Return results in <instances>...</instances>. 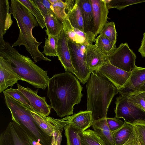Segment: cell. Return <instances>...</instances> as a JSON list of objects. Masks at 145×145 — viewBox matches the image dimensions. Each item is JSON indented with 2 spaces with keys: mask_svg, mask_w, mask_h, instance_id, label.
I'll use <instances>...</instances> for the list:
<instances>
[{
  "mask_svg": "<svg viewBox=\"0 0 145 145\" xmlns=\"http://www.w3.org/2000/svg\"><path fill=\"white\" fill-rule=\"evenodd\" d=\"M82 87L71 73L55 74L49 78L47 95L50 106L58 116L62 118L73 114L74 106L80 103L83 96Z\"/></svg>",
  "mask_w": 145,
  "mask_h": 145,
  "instance_id": "cell-1",
  "label": "cell"
},
{
  "mask_svg": "<svg viewBox=\"0 0 145 145\" xmlns=\"http://www.w3.org/2000/svg\"><path fill=\"white\" fill-rule=\"evenodd\" d=\"M87 111L91 112L93 121L106 118L108 107L118 93L115 86L98 70L92 71L86 84Z\"/></svg>",
  "mask_w": 145,
  "mask_h": 145,
  "instance_id": "cell-2",
  "label": "cell"
},
{
  "mask_svg": "<svg viewBox=\"0 0 145 145\" xmlns=\"http://www.w3.org/2000/svg\"><path fill=\"white\" fill-rule=\"evenodd\" d=\"M10 12L16 19L20 30L18 39L12 46H24L35 63L42 60L51 61L39 51V47L42 42H38L33 35V29L39 25L35 17L19 0H11Z\"/></svg>",
  "mask_w": 145,
  "mask_h": 145,
  "instance_id": "cell-3",
  "label": "cell"
},
{
  "mask_svg": "<svg viewBox=\"0 0 145 145\" xmlns=\"http://www.w3.org/2000/svg\"><path fill=\"white\" fill-rule=\"evenodd\" d=\"M0 56L10 61L12 68L20 80L26 82L35 88L45 90L49 77L48 72L37 65L27 56L21 55L7 41L0 48Z\"/></svg>",
  "mask_w": 145,
  "mask_h": 145,
  "instance_id": "cell-4",
  "label": "cell"
},
{
  "mask_svg": "<svg viewBox=\"0 0 145 145\" xmlns=\"http://www.w3.org/2000/svg\"><path fill=\"white\" fill-rule=\"evenodd\" d=\"M3 94L13 121L28 133L36 145H51L52 137L46 134L37 123L31 113V110L5 93Z\"/></svg>",
  "mask_w": 145,
  "mask_h": 145,
  "instance_id": "cell-5",
  "label": "cell"
},
{
  "mask_svg": "<svg viewBox=\"0 0 145 145\" xmlns=\"http://www.w3.org/2000/svg\"><path fill=\"white\" fill-rule=\"evenodd\" d=\"M0 145H36L31 136L21 126L10 122L0 135Z\"/></svg>",
  "mask_w": 145,
  "mask_h": 145,
  "instance_id": "cell-6",
  "label": "cell"
},
{
  "mask_svg": "<svg viewBox=\"0 0 145 145\" xmlns=\"http://www.w3.org/2000/svg\"><path fill=\"white\" fill-rule=\"evenodd\" d=\"M68 45L70 53L72 65L76 77L82 84L87 83L91 72L88 68L86 52L80 48L79 44L69 39Z\"/></svg>",
  "mask_w": 145,
  "mask_h": 145,
  "instance_id": "cell-7",
  "label": "cell"
},
{
  "mask_svg": "<svg viewBox=\"0 0 145 145\" xmlns=\"http://www.w3.org/2000/svg\"><path fill=\"white\" fill-rule=\"evenodd\" d=\"M136 55L127 43H121L109 56L110 63L125 71L131 72L134 68Z\"/></svg>",
  "mask_w": 145,
  "mask_h": 145,
  "instance_id": "cell-8",
  "label": "cell"
},
{
  "mask_svg": "<svg viewBox=\"0 0 145 145\" xmlns=\"http://www.w3.org/2000/svg\"><path fill=\"white\" fill-rule=\"evenodd\" d=\"M115 103L116 107L114 111L116 118H122L125 121L129 122L145 120V111L129 102L127 96L120 95Z\"/></svg>",
  "mask_w": 145,
  "mask_h": 145,
  "instance_id": "cell-9",
  "label": "cell"
},
{
  "mask_svg": "<svg viewBox=\"0 0 145 145\" xmlns=\"http://www.w3.org/2000/svg\"><path fill=\"white\" fill-rule=\"evenodd\" d=\"M31 113L34 120L48 135L52 137L54 131L63 130L65 126L69 123L71 116L56 119L48 116H44L32 110Z\"/></svg>",
  "mask_w": 145,
  "mask_h": 145,
  "instance_id": "cell-10",
  "label": "cell"
},
{
  "mask_svg": "<svg viewBox=\"0 0 145 145\" xmlns=\"http://www.w3.org/2000/svg\"><path fill=\"white\" fill-rule=\"evenodd\" d=\"M18 89L25 96L34 111L44 116H48L51 113L52 107L48 104L46 97L39 96V89L33 90L28 87L25 88L17 84Z\"/></svg>",
  "mask_w": 145,
  "mask_h": 145,
  "instance_id": "cell-11",
  "label": "cell"
},
{
  "mask_svg": "<svg viewBox=\"0 0 145 145\" xmlns=\"http://www.w3.org/2000/svg\"><path fill=\"white\" fill-rule=\"evenodd\" d=\"M93 18L91 31L96 37L99 34L107 23L108 18V8L105 0H91Z\"/></svg>",
  "mask_w": 145,
  "mask_h": 145,
  "instance_id": "cell-12",
  "label": "cell"
},
{
  "mask_svg": "<svg viewBox=\"0 0 145 145\" xmlns=\"http://www.w3.org/2000/svg\"><path fill=\"white\" fill-rule=\"evenodd\" d=\"M63 29L69 39L79 44L88 46L95 41V35L91 31L85 32L73 27L67 17L62 22Z\"/></svg>",
  "mask_w": 145,
  "mask_h": 145,
  "instance_id": "cell-13",
  "label": "cell"
},
{
  "mask_svg": "<svg viewBox=\"0 0 145 145\" xmlns=\"http://www.w3.org/2000/svg\"><path fill=\"white\" fill-rule=\"evenodd\" d=\"M145 82V67L136 66L131 71L127 82L118 92L126 96L133 95Z\"/></svg>",
  "mask_w": 145,
  "mask_h": 145,
  "instance_id": "cell-14",
  "label": "cell"
},
{
  "mask_svg": "<svg viewBox=\"0 0 145 145\" xmlns=\"http://www.w3.org/2000/svg\"><path fill=\"white\" fill-rule=\"evenodd\" d=\"M98 70L115 86L118 91L126 84L131 74V72L124 71L110 63L103 65Z\"/></svg>",
  "mask_w": 145,
  "mask_h": 145,
  "instance_id": "cell-15",
  "label": "cell"
},
{
  "mask_svg": "<svg viewBox=\"0 0 145 145\" xmlns=\"http://www.w3.org/2000/svg\"><path fill=\"white\" fill-rule=\"evenodd\" d=\"M68 37L63 29L58 36L57 56L65 71L75 74V71L71 61L68 45Z\"/></svg>",
  "mask_w": 145,
  "mask_h": 145,
  "instance_id": "cell-16",
  "label": "cell"
},
{
  "mask_svg": "<svg viewBox=\"0 0 145 145\" xmlns=\"http://www.w3.org/2000/svg\"><path fill=\"white\" fill-rule=\"evenodd\" d=\"M10 61L0 56V93L8 87L12 88L20 80L12 68Z\"/></svg>",
  "mask_w": 145,
  "mask_h": 145,
  "instance_id": "cell-17",
  "label": "cell"
},
{
  "mask_svg": "<svg viewBox=\"0 0 145 145\" xmlns=\"http://www.w3.org/2000/svg\"><path fill=\"white\" fill-rule=\"evenodd\" d=\"M86 57L88 68L91 72L110 63L109 56L103 53L93 44L87 46Z\"/></svg>",
  "mask_w": 145,
  "mask_h": 145,
  "instance_id": "cell-18",
  "label": "cell"
},
{
  "mask_svg": "<svg viewBox=\"0 0 145 145\" xmlns=\"http://www.w3.org/2000/svg\"><path fill=\"white\" fill-rule=\"evenodd\" d=\"M8 0H0V48L5 47L4 35L12 24Z\"/></svg>",
  "mask_w": 145,
  "mask_h": 145,
  "instance_id": "cell-19",
  "label": "cell"
},
{
  "mask_svg": "<svg viewBox=\"0 0 145 145\" xmlns=\"http://www.w3.org/2000/svg\"><path fill=\"white\" fill-rule=\"evenodd\" d=\"M91 112L80 111L71 116L69 123L79 132H83L91 126Z\"/></svg>",
  "mask_w": 145,
  "mask_h": 145,
  "instance_id": "cell-20",
  "label": "cell"
},
{
  "mask_svg": "<svg viewBox=\"0 0 145 145\" xmlns=\"http://www.w3.org/2000/svg\"><path fill=\"white\" fill-rule=\"evenodd\" d=\"M91 126L106 145H115L112 132L108 126L106 118L93 121Z\"/></svg>",
  "mask_w": 145,
  "mask_h": 145,
  "instance_id": "cell-21",
  "label": "cell"
},
{
  "mask_svg": "<svg viewBox=\"0 0 145 145\" xmlns=\"http://www.w3.org/2000/svg\"><path fill=\"white\" fill-rule=\"evenodd\" d=\"M78 3L83 18L84 31L85 32L91 31L93 13L91 0H78Z\"/></svg>",
  "mask_w": 145,
  "mask_h": 145,
  "instance_id": "cell-22",
  "label": "cell"
},
{
  "mask_svg": "<svg viewBox=\"0 0 145 145\" xmlns=\"http://www.w3.org/2000/svg\"><path fill=\"white\" fill-rule=\"evenodd\" d=\"M66 10L68 19L72 26L75 28L85 32L78 0H75L74 5Z\"/></svg>",
  "mask_w": 145,
  "mask_h": 145,
  "instance_id": "cell-23",
  "label": "cell"
},
{
  "mask_svg": "<svg viewBox=\"0 0 145 145\" xmlns=\"http://www.w3.org/2000/svg\"><path fill=\"white\" fill-rule=\"evenodd\" d=\"M44 19L46 35L58 36L63 29V23L56 17L54 14H47L44 17Z\"/></svg>",
  "mask_w": 145,
  "mask_h": 145,
  "instance_id": "cell-24",
  "label": "cell"
},
{
  "mask_svg": "<svg viewBox=\"0 0 145 145\" xmlns=\"http://www.w3.org/2000/svg\"><path fill=\"white\" fill-rule=\"evenodd\" d=\"M123 125L116 130L112 132L115 145H122L128 140L133 128V126L124 121Z\"/></svg>",
  "mask_w": 145,
  "mask_h": 145,
  "instance_id": "cell-25",
  "label": "cell"
},
{
  "mask_svg": "<svg viewBox=\"0 0 145 145\" xmlns=\"http://www.w3.org/2000/svg\"><path fill=\"white\" fill-rule=\"evenodd\" d=\"M82 145H106L94 130L88 129L78 132Z\"/></svg>",
  "mask_w": 145,
  "mask_h": 145,
  "instance_id": "cell-26",
  "label": "cell"
},
{
  "mask_svg": "<svg viewBox=\"0 0 145 145\" xmlns=\"http://www.w3.org/2000/svg\"><path fill=\"white\" fill-rule=\"evenodd\" d=\"M95 45L102 52L108 56L112 54L116 48V44L102 34H99L96 38Z\"/></svg>",
  "mask_w": 145,
  "mask_h": 145,
  "instance_id": "cell-27",
  "label": "cell"
},
{
  "mask_svg": "<svg viewBox=\"0 0 145 145\" xmlns=\"http://www.w3.org/2000/svg\"><path fill=\"white\" fill-rule=\"evenodd\" d=\"M28 9L30 12L35 17L39 25L43 29L46 25L44 17L38 8L33 0H19Z\"/></svg>",
  "mask_w": 145,
  "mask_h": 145,
  "instance_id": "cell-28",
  "label": "cell"
},
{
  "mask_svg": "<svg viewBox=\"0 0 145 145\" xmlns=\"http://www.w3.org/2000/svg\"><path fill=\"white\" fill-rule=\"evenodd\" d=\"M58 36L48 35L45 37L44 46L43 47V53L46 56H57V42Z\"/></svg>",
  "mask_w": 145,
  "mask_h": 145,
  "instance_id": "cell-29",
  "label": "cell"
},
{
  "mask_svg": "<svg viewBox=\"0 0 145 145\" xmlns=\"http://www.w3.org/2000/svg\"><path fill=\"white\" fill-rule=\"evenodd\" d=\"M64 129L67 145H82L78 135L79 131L76 129L69 123L65 126Z\"/></svg>",
  "mask_w": 145,
  "mask_h": 145,
  "instance_id": "cell-30",
  "label": "cell"
},
{
  "mask_svg": "<svg viewBox=\"0 0 145 145\" xmlns=\"http://www.w3.org/2000/svg\"><path fill=\"white\" fill-rule=\"evenodd\" d=\"M108 9L116 8L121 10L133 5L145 2V0H105Z\"/></svg>",
  "mask_w": 145,
  "mask_h": 145,
  "instance_id": "cell-31",
  "label": "cell"
},
{
  "mask_svg": "<svg viewBox=\"0 0 145 145\" xmlns=\"http://www.w3.org/2000/svg\"><path fill=\"white\" fill-rule=\"evenodd\" d=\"M3 93H5L31 110L34 111L33 108L30 106L27 98L18 89H14L10 87L9 88H7L3 91Z\"/></svg>",
  "mask_w": 145,
  "mask_h": 145,
  "instance_id": "cell-32",
  "label": "cell"
},
{
  "mask_svg": "<svg viewBox=\"0 0 145 145\" xmlns=\"http://www.w3.org/2000/svg\"><path fill=\"white\" fill-rule=\"evenodd\" d=\"M99 34L105 35L112 42L116 44L117 34L114 22H111L106 23L103 27Z\"/></svg>",
  "mask_w": 145,
  "mask_h": 145,
  "instance_id": "cell-33",
  "label": "cell"
},
{
  "mask_svg": "<svg viewBox=\"0 0 145 145\" xmlns=\"http://www.w3.org/2000/svg\"><path fill=\"white\" fill-rule=\"evenodd\" d=\"M52 4L56 17L62 23L67 17L65 10L66 6L65 2L61 0H57L56 2Z\"/></svg>",
  "mask_w": 145,
  "mask_h": 145,
  "instance_id": "cell-34",
  "label": "cell"
},
{
  "mask_svg": "<svg viewBox=\"0 0 145 145\" xmlns=\"http://www.w3.org/2000/svg\"><path fill=\"white\" fill-rule=\"evenodd\" d=\"M128 122L135 128L141 145H145V120H139Z\"/></svg>",
  "mask_w": 145,
  "mask_h": 145,
  "instance_id": "cell-35",
  "label": "cell"
},
{
  "mask_svg": "<svg viewBox=\"0 0 145 145\" xmlns=\"http://www.w3.org/2000/svg\"><path fill=\"white\" fill-rule=\"evenodd\" d=\"M127 97L129 102L145 111V92Z\"/></svg>",
  "mask_w": 145,
  "mask_h": 145,
  "instance_id": "cell-36",
  "label": "cell"
},
{
  "mask_svg": "<svg viewBox=\"0 0 145 145\" xmlns=\"http://www.w3.org/2000/svg\"><path fill=\"white\" fill-rule=\"evenodd\" d=\"M106 120L108 126L112 132L115 131L121 127L124 123V122L115 117H106Z\"/></svg>",
  "mask_w": 145,
  "mask_h": 145,
  "instance_id": "cell-37",
  "label": "cell"
},
{
  "mask_svg": "<svg viewBox=\"0 0 145 145\" xmlns=\"http://www.w3.org/2000/svg\"><path fill=\"white\" fill-rule=\"evenodd\" d=\"M122 145H141L138 136L134 127L128 140L126 142Z\"/></svg>",
  "mask_w": 145,
  "mask_h": 145,
  "instance_id": "cell-38",
  "label": "cell"
},
{
  "mask_svg": "<svg viewBox=\"0 0 145 145\" xmlns=\"http://www.w3.org/2000/svg\"><path fill=\"white\" fill-rule=\"evenodd\" d=\"M63 130L54 131L52 134L51 145H61Z\"/></svg>",
  "mask_w": 145,
  "mask_h": 145,
  "instance_id": "cell-39",
  "label": "cell"
},
{
  "mask_svg": "<svg viewBox=\"0 0 145 145\" xmlns=\"http://www.w3.org/2000/svg\"><path fill=\"white\" fill-rule=\"evenodd\" d=\"M33 1L37 5L44 17L46 15L49 14V12L42 2L41 0H33Z\"/></svg>",
  "mask_w": 145,
  "mask_h": 145,
  "instance_id": "cell-40",
  "label": "cell"
},
{
  "mask_svg": "<svg viewBox=\"0 0 145 145\" xmlns=\"http://www.w3.org/2000/svg\"><path fill=\"white\" fill-rule=\"evenodd\" d=\"M143 37L141 41L140 46L138 50V52L140 53L143 57H145V32L143 34Z\"/></svg>",
  "mask_w": 145,
  "mask_h": 145,
  "instance_id": "cell-41",
  "label": "cell"
},
{
  "mask_svg": "<svg viewBox=\"0 0 145 145\" xmlns=\"http://www.w3.org/2000/svg\"><path fill=\"white\" fill-rule=\"evenodd\" d=\"M144 92H145V82L142 85L138 90L133 95Z\"/></svg>",
  "mask_w": 145,
  "mask_h": 145,
  "instance_id": "cell-42",
  "label": "cell"
},
{
  "mask_svg": "<svg viewBox=\"0 0 145 145\" xmlns=\"http://www.w3.org/2000/svg\"><path fill=\"white\" fill-rule=\"evenodd\" d=\"M51 4H53L56 2L57 0H49Z\"/></svg>",
  "mask_w": 145,
  "mask_h": 145,
  "instance_id": "cell-43",
  "label": "cell"
}]
</instances>
